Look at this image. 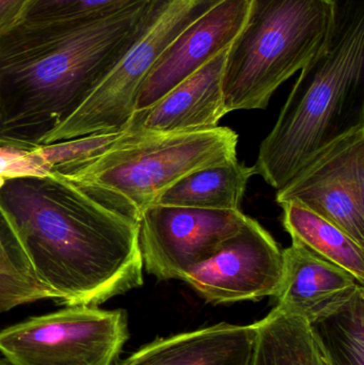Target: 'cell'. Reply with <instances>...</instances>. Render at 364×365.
Segmentation results:
<instances>
[{
  "label": "cell",
  "mask_w": 364,
  "mask_h": 365,
  "mask_svg": "<svg viewBox=\"0 0 364 365\" xmlns=\"http://www.w3.org/2000/svg\"><path fill=\"white\" fill-rule=\"evenodd\" d=\"M0 204L58 304L98 307L142 287L138 221L61 175L0 179Z\"/></svg>",
  "instance_id": "obj_1"
},
{
  "label": "cell",
  "mask_w": 364,
  "mask_h": 365,
  "mask_svg": "<svg viewBox=\"0 0 364 365\" xmlns=\"http://www.w3.org/2000/svg\"><path fill=\"white\" fill-rule=\"evenodd\" d=\"M147 1L0 34V145H42L121 59Z\"/></svg>",
  "instance_id": "obj_2"
},
{
  "label": "cell",
  "mask_w": 364,
  "mask_h": 365,
  "mask_svg": "<svg viewBox=\"0 0 364 365\" xmlns=\"http://www.w3.org/2000/svg\"><path fill=\"white\" fill-rule=\"evenodd\" d=\"M237 143L239 135L224 126L162 133L128 125L104 153L63 178L139 222L184 178L237 160Z\"/></svg>",
  "instance_id": "obj_3"
},
{
  "label": "cell",
  "mask_w": 364,
  "mask_h": 365,
  "mask_svg": "<svg viewBox=\"0 0 364 365\" xmlns=\"http://www.w3.org/2000/svg\"><path fill=\"white\" fill-rule=\"evenodd\" d=\"M331 11V0H250L247 19L227 55V113L266 108L276 90L318 51Z\"/></svg>",
  "instance_id": "obj_4"
},
{
  "label": "cell",
  "mask_w": 364,
  "mask_h": 365,
  "mask_svg": "<svg viewBox=\"0 0 364 365\" xmlns=\"http://www.w3.org/2000/svg\"><path fill=\"white\" fill-rule=\"evenodd\" d=\"M220 1L149 0L121 59L43 145L94 133L125 130L134 115L139 90L152 66L188 26Z\"/></svg>",
  "instance_id": "obj_5"
},
{
  "label": "cell",
  "mask_w": 364,
  "mask_h": 365,
  "mask_svg": "<svg viewBox=\"0 0 364 365\" xmlns=\"http://www.w3.org/2000/svg\"><path fill=\"white\" fill-rule=\"evenodd\" d=\"M130 338L128 313L68 306L0 331L13 365H113Z\"/></svg>",
  "instance_id": "obj_6"
},
{
  "label": "cell",
  "mask_w": 364,
  "mask_h": 365,
  "mask_svg": "<svg viewBox=\"0 0 364 365\" xmlns=\"http://www.w3.org/2000/svg\"><path fill=\"white\" fill-rule=\"evenodd\" d=\"M276 201L301 204L364 246V123L321 150L278 189Z\"/></svg>",
  "instance_id": "obj_7"
},
{
  "label": "cell",
  "mask_w": 364,
  "mask_h": 365,
  "mask_svg": "<svg viewBox=\"0 0 364 365\" xmlns=\"http://www.w3.org/2000/svg\"><path fill=\"white\" fill-rule=\"evenodd\" d=\"M248 219L241 210L154 204L139 219L143 268L160 281L182 280L241 231Z\"/></svg>",
  "instance_id": "obj_8"
},
{
  "label": "cell",
  "mask_w": 364,
  "mask_h": 365,
  "mask_svg": "<svg viewBox=\"0 0 364 365\" xmlns=\"http://www.w3.org/2000/svg\"><path fill=\"white\" fill-rule=\"evenodd\" d=\"M284 250L258 221L248 219L217 252L184 274L203 299L214 304L275 297L284 280Z\"/></svg>",
  "instance_id": "obj_9"
},
{
  "label": "cell",
  "mask_w": 364,
  "mask_h": 365,
  "mask_svg": "<svg viewBox=\"0 0 364 365\" xmlns=\"http://www.w3.org/2000/svg\"><path fill=\"white\" fill-rule=\"evenodd\" d=\"M249 4L250 0H222L188 26L152 66L139 90L135 113L147 110L177 83L229 48L245 24Z\"/></svg>",
  "instance_id": "obj_10"
},
{
  "label": "cell",
  "mask_w": 364,
  "mask_h": 365,
  "mask_svg": "<svg viewBox=\"0 0 364 365\" xmlns=\"http://www.w3.org/2000/svg\"><path fill=\"white\" fill-rule=\"evenodd\" d=\"M284 263L276 308L311 325L341 309L363 287L343 268L294 242L284 249Z\"/></svg>",
  "instance_id": "obj_11"
},
{
  "label": "cell",
  "mask_w": 364,
  "mask_h": 365,
  "mask_svg": "<svg viewBox=\"0 0 364 365\" xmlns=\"http://www.w3.org/2000/svg\"><path fill=\"white\" fill-rule=\"evenodd\" d=\"M228 49L177 83L147 110L135 113L130 125L152 132L183 133L217 128L228 115L222 77Z\"/></svg>",
  "instance_id": "obj_12"
},
{
  "label": "cell",
  "mask_w": 364,
  "mask_h": 365,
  "mask_svg": "<svg viewBox=\"0 0 364 365\" xmlns=\"http://www.w3.org/2000/svg\"><path fill=\"white\" fill-rule=\"evenodd\" d=\"M256 323H222L157 339L118 365H251Z\"/></svg>",
  "instance_id": "obj_13"
},
{
  "label": "cell",
  "mask_w": 364,
  "mask_h": 365,
  "mask_svg": "<svg viewBox=\"0 0 364 365\" xmlns=\"http://www.w3.org/2000/svg\"><path fill=\"white\" fill-rule=\"evenodd\" d=\"M251 365H335L309 322L274 309L256 322Z\"/></svg>",
  "instance_id": "obj_14"
},
{
  "label": "cell",
  "mask_w": 364,
  "mask_h": 365,
  "mask_svg": "<svg viewBox=\"0 0 364 365\" xmlns=\"http://www.w3.org/2000/svg\"><path fill=\"white\" fill-rule=\"evenodd\" d=\"M284 229L294 244L350 272L364 283V246L348 233L296 202L282 204Z\"/></svg>",
  "instance_id": "obj_15"
},
{
  "label": "cell",
  "mask_w": 364,
  "mask_h": 365,
  "mask_svg": "<svg viewBox=\"0 0 364 365\" xmlns=\"http://www.w3.org/2000/svg\"><path fill=\"white\" fill-rule=\"evenodd\" d=\"M254 175V166H246L239 160L201 169L170 187L156 204L241 210L248 182Z\"/></svg>",
  "instance_id": "obj_16"
},
{
  "label": "cell",
  "mask_w": 364,
  "mask_h": 365,
  "mask_svg": "<svg viewBox=\"0 0 364 365\" xmlns=\"http://www.w3.org/2000/svg\"><path fill=\"white\" fill-rule=\"evenodd\" d=\"M58 296L38 279L21 236L0 204V313Z\"/></svg>",
  "instance_id": "obj_17"
},
{
  "label": "cell",
  "mask_w": 364,
  "mask_h": 365,
  "mask_svg": "<svg viewBox=\"0 0 364 365\" xmlns=\"http://www.w3.org/2000/svg\"><path fill=\"white\" fill-rule=\"evenodd\" d=\"M311 326L333 364L364 365L363 287L341 309Z\"/></svg>",
  "instance_id": "obj_18"
},
{
  "label": "cell",
  "mask_w": 364,
  "mask_h": 365,
  "mask_svg": "<svg viewBox=\"0 0 364 365\" xmlns=\"http://www.w3.org/2000/svg\"><path fill=\"white\" fill-rule=\"evenodd\" d=\"M125 130L94 133L70 140L36 145L34 150L51 173L64 177L104 153Z\"/></svg>",
  "instance_id": "obj_19"
},
{
  "label": "cell",
  "mask_w": 364,
  "mask_h": 365,
  "mask_svg": "<svg viewBox=\"0 0 364 365\" xmlns=\"http://www.w3.org/2000/svg\"><path fill=\"white\" fill-rule=\"evenodd\" d=\"M130 0H30L21 21L43 23L93 14Z\"/></svg>",
  "instance_id": "obj_20"
},
{
  "label": "cell",
  "mask_w": 364,
  "mask_h": 365,
  "mask_svg": "<svg viewBox=\"0 0 364 365\" xmlns=\"http://www.w3.org/2000/svg\"><path fill=\"white\" fill-rule=\"evenodd\" d=\"M51 173L34 147L0 145V179L44 177Z\"/></svg>",
  "instance_id": "obj_21"
},
{
  "label": "cell",
  "mask_w": 364,
  "mask_h": 365,
  "mask_svg": "<svg viewBox=\"0 0 364 365\" xmlns=\"http://www.w3.org/2000/svg\"><path fill=\"white\" fill-rule=\"evenodd\" d=\"M30 0H0V34L21 23Z\"/></svg>",
  "instance_id": "obj_22"
},
{
  "label": "cell",
  "mask_w": 364,
  "mask_h": 365,
  "mask_svg": "<svg viewBox=\"0 0 364 365\" xmlns=\"http://www.w3.org/2000/svg\"><path fill=\"white\" fill-rule=\"evenodd\" d=\"M0 365H13L11 362H9L6 359H1L0 358Z\"/></svg>",
  "instance_id": "obj_23"
}]
</instances>
